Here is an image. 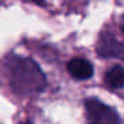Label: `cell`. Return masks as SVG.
<instances>
[{
    "label": "cell",
    "mask_w": 124,
    "mask_h": 124,
    "mask_svg": "<svg viewBox=\"0 0 124 124\" xmlns=\"http://www.w3.org/2000/svg\"><path fill=\"white\" fill-rule=\"evenodd\" d=\"M7 67L11 85L19 93H33L46 87V78L32 60L12 57Z\"/></svg>",
    "instance_id": "cell-1"
},
{
    "label": "cell",
    "mask_w": 124,
    "mask_h": 124,
    "mask_svg": "<svg viewBox=\"0 0 124 124\" xmlns=\"http://www.w3.org/2000/svg\"><path fill=\"white\" fill-rule=\"evenodd\" d=\"M85 111L89 124H121L119 113L97 99H87Z\"/></svg>",
    "instance_id": "cell-2"
},
{
    "label": "cell",
    "mask_w": 124,
    "mask_h": 124,
    "mask_svg": "<svg viewBox=\"0 0 124 124\" xmlns=\"http://www.w3.org/2000/svg\"><path fill=\"white\" fill-rule=\"evenodd\" d=\"M96 51L99 56L124 60V44L108 32H103L100 35L96 44Z\"/></svg>",
    "instance_id": "cell-3"
},
{
    "label": "cell",
    "mask_w": 124,
    "mask_h": 124,
    "mask_svg": "<svg viewBox=\"0 0 124 124\" xmlns=\"http://www.w3.org/2000/svg\"><path fill=\"white\" fill-rule=\"evenodd\" d=\"M67 70L72 78L79 79V80H85L93 75V67L91 63L85 59H79V57L68 62Z\"/></svg>",
    "instance_id": "cell-4"
},
{
    "label": "cell",
    "mask_w": 124,
    "mask_h": 124,
    "mask_svg": "<svg viewBox=\"0 0 124 124\" xmlns=\"http://www.w3.org/2000/svg\"><path fill=\"white\" fill-rule=\"evenodd\" d=\"M105 83L113 88L124 87V67L116 65V67L111 68L105 75Z\"/></svg>",
    "instance_id": "cell-5"
},
{
    "label": "cell",
    "mask_w": 124,
    "mask_h": 124,
    "mask_svg": "<svg viewBox=\"0 0 124 124\" xmlns=\"http://www.w3.org/2000/svg\"><path fill=\"white\" fill-rule=\"evenodd\" d=\"M120 28H121V32H123V35H124V15H123V17H121V23H120Z\"/></svg>",
    "instance_id": "cell-6"
},
{
    "label": "cell",
    "mask_w": 124,
    "mask_h": 124,
    "mask_svg": "<svg viewBox=\"0 0 124 124\" xmlns=\"http://www.w3.org/2000/svg\"><path fill=\"white\" fill-rule=\"evenodd\" d=\"M23 124H31V123H23Z\"/></svg>",
    "instance_id": "cell-7"
}]
</instances>
